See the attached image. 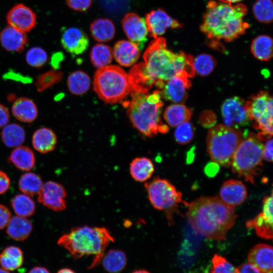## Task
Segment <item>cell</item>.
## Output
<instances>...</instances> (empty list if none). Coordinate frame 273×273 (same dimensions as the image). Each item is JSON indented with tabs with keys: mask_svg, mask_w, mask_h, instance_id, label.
I'll return each instance as SVG.
<instances>
[{
	"mask_svg": "<svg viewBox=\"0 0 273 273\" xmlns=\"http://www.w3.org/2000/svg\"><path fill=\"white\" fill-rule=\"evenodd\" d=\"M93 86L98 97L109 104L123 101L131 92L128 74L115 65L98 69L94 75Z\"/></svg>",
	"mask_w": 273,
	"mask_h": 273,
	"instance_id": "8992f818",
	"label": "cell"
},
{
	"mask_svg": "<svg viewBox=\"0 0 273 273\" xmlns=\"http://www.w3.org/2000/svg\"><path fill=\"white\" fill-rule=\"evenodd\" d=\"M114 242V237L106 228L83 225L72 228L59 238L57 243L75 259L93 256L89 266L93 268L101 262L106 248Z\"/></svg>",
	"mask_w": 273,
	"mask_h": 273,
	"instance_id": "277c9868",
	"label": "cell"
},
{
	"mask_svg": "<svg viewBox=\"0 0 273 273\" xmlns=\"http://www.w3.org/2000/svg\"><path fill=\"white\" fill-rule=\"evenodd\" d=\"M28 273H50V272L45 267L35 266L30 270Z\"/></svg>",
	"mask_w": 273,
	"mask_h": 273,
	"instance_id": "f5cc1de1",
	"label": "cell"
},
{
	"mask_svg": "<svg viewBox=\"0 0 273 273\" xmlns=\"http://www.w3.org/2000/svg\"><path fill=\"white\" fill-rule=\"evenodd\" d=\"M186 216L192 229L207 239L221 241L235 223V207L218 197H200L187 202Z\"/></svg>",
	"mask_w": 273,
	"mask_h": 273,
	"instance_id": "6da1fadb",
	"label": "cell"
},
{
	"mask_svg": "<svg viewBox=\"0 0 273 273\" xmlns=\"http://www.w3.org/2000/svg\"><path fill=\"white\" fill-rule=\"evenodd\" d=\"M104 268L110 273H117L125 267L127 258L124 252L118 249L109 250L102 258Z\"/></svg>",
	"mask_w": 273,
	"mask_h": 273,
	"instance_id": "4dcf8cb0",
	"label": "cell"
},
{
	"mask_svg": "<svg viewBox=\"0 0 273 273\" xmlns=\"http://www.w3.org/2000/svg\"><path fill=\"white\" fill-rule=\"evenodd\" d=\"M247 190L241 181L230 179L223 183L219 192L220 199L226 204L235 207L246 199Z\"/></svg>",
	"mask_w": 273,
	"mask_h": 273,
	"instance_id": "ffe728a7",
	"label": "cell"
},
{
	"mask_svg": "<svg viewBox=\"0 0 273 273\" xmlns=\"http://www.w3.org/2000/svg\"><path fill=\"white\" fill-rule=\"evenodd\" d=\"M10 186V179L9 176L0 170V195L6 193Z\"/></svg>",
	"mask_w": 273,
	"mask_h": 273,
	"instance_id": "c3c4849f",
	"label": "cell"
},
{
	"mask_svg": "<svg viewBox=\"0 0 273 273\" xmlns=\"http://www.w3.org/2000/svg\"><path fill=\"white\" fill-rule=\"evenodd\" d=\"M10 26L23 32L30 31L36 25V16L28 7L22 4L14 6L7 15Z\"/></svg>",
	"mask_w": 273,
	"mask_h": 273,
	"instance_id": "2e32d148",
	"label": "cell"
},
{
	"mask_svg": "<svg viewBox=\"0 0 273 273\" xmlns=\"http://www.w3.org/2000/svg\"><path fill=\"white\" fill-rule=\"evenodd\" d=\"M217 1L221 2H223V3L233 4L238 3L243 0H217Z\"/></svg>",
	"mask_w": 273,
	"mask_h": 273,
	"instance_id": "11a10c76",
	"label": "cell"
},
{
	"mask_svg": "<svg viewBox=\"0 0 273 273\" xmlns=\"http://www.w3.org/2000/svg\"><path fill=\"white\" fill-rule=\"evenodd\" d=\"M131 95V101L126 103L127 113L134 127L148 137L166 133L168 127L161 118L163 104L159 92Z\"/></svg>",
	"mask_w": 273,
	"mask_h": 273,
	"instance_id": "5b68a950",
	"label": "cell"
},
{
	"mask_svg": "<svg viewBox=\"0 0 273 273\" xmlns=\"http://www.w3.org/2000/svg\"><path fill=\"white\" fill-rule=\"evenodd\" d=\"M143 58L145 67L155 83L166 81L181 73H186L189 77H193L195 73L193 56L183 52L174 53L168 50L166 39L163 37L150 42Z\"/></svg>",
	"mask_w": 273,
	"mask_h": 273,
	"instance_id": "3957f363",
	"label": "cell"
},
{
	"mask_svg": "<svg viewBox=\"0 0 273 273\" xmlns=\"http://www.w3.org/2000/svg\"><path fill=\"white\" fill-rule=\"evenodd\" d=\"M272 193L263 200L262 211L251 222L257 235L263 239L270 240L273 237Z\"/></svg>",
	"mask_w": 273,
	"mask_h": 273,
	"instance_id": "e0dca14e",
	"label": "cell"
},
{
	"mask_svg": "<svg viewBox=\"0 0 273 273\" xmlns=\"http://www.w3.org/2000/svg\"><path fill=\"white\" fill-rule=\"evenodd\" d=\"M63 76L62 72L55 69L39 75L34 83L37 92L41 93L52 87L61 81Z\"/></svg>",
	"mask_w": 273,
	"mask_h": 273,
	"instance_id": "ab89813d",
	"label": "cell"
},
{
	"mask_svg": "<svg viewBox=\"0 0 273 273\" xmlns=\"http://www.w3.org/2000/svg\"><path fill=\"white\" fill-rule=\"evenodd\" d=\"M131 273H150L149 271L145 269H138L132 271Z\"/></svg>",
	"mask_w": 273,
	"mask_h": 273,
	"instance_id": "9f6ffc18",
	"label": "cell"
},
{
	"mask_svg": "<svg viewBox=\"0 0 273 273\" xmlns=\"http://www.w3.org/2000/svg\"><path fill=\"white\" fill-rule=\"evenodd\" d=\"M11 206L15 213L19 216H32L35 211V203L28 195L22 194L16 195L11 201Z\"/></svg>",
	"mask_w": 273,
	"mask_h": 273,
	"instance_id": "8d00e7d4",
	"label": "cell"
},
{
	"mask_svg": "<svg viewBox=\"0 0 273 273\" xmlns=\"http://www.w3.org/2000/svg\"><path fill=\"white\" fill-rule=\"evenodd\" d=\"M90 31L93 37L97 41L107 42L114 37L115 27L111 20L107 18H99L91 23Z\"/></svg>",
	"mask_w": 273,
	"mask_h": 273,
	"instance_id": "f1b7e54d",
	"label": "cell"
},
{
	"mask_svg": "<svg viewBox=\"0 0 273 273\" xmlns=\"http://www.w3.org/2000/svg\"><path fill=\"white\" fill-rule=\"evenodd\" d=\"M57 142L55 133L47 127L37 129L33 133L32 143L35 150L41 154L53 151Z\"/></svg>",
	"mask_w": 273,
	"mask_h": 273,
	"instance_id": "484cf974",
	"label": "cell"
},
{
	"mask_svg": "<svg viewBox=\"0 0 273 273\" xmlns=\"http://www.w3.org/2000/svg\"><path fill=\"white\" fill-rule=\"evenodd\" d=\"M8 161L19 170L28 171L35 166V157L29 147L19 146L12 151Z\"/></svg>",
	"mask_w": 273,
	"mask_h": 273,
	"instance_id": "4316f807",
	"label": "cell"
},
{
	"mask_svg": "<svg viewBox=\"0 0 273 273\" xmlns=\"http://www.w3.org/2000/svg\"><path fill=\"white\" fill-rule=\"evenodd\" d=\"M248 9L243 4L210 0L206 6L200 31L216 46L219 41L230 42L244 35L249 24L244 19Z\"/></svg>",
	"mask_w": 273,
	"mask_h": 273,
	"instance_id": "7a4b0ae2",
	"label": "cell"
},
{
	"mask_svg": "<svg viewBox=\"0 0 273 273\" xmlns=\"http://www.w3.org/2000/svg\"><path fill=\"white\" fill-rule=\"evenodd\" d=\"M243 137L239 129L222 124L212 126L206 138L207 150L211 161L223 167L230 166Z\"/></svg>",
	"mask_w": 273,
	"mask_h": 273,
	"instance_id": "ba28073f",
	"label": "cell"
},
{
	"mask_svg": "<svg viewBox=\"0 0 273 273\" xmlns=\"http://www.w3.org/2000/svg\"><path fill=\"white\" fill-rule=\"evenodd\" d=\"M263 146L253 133L243 137L231 162L232 171L246 181L254 184L262 166Z\"/></svg>",
	"mask_w": 273,
	"mask_h": 273,
	"instance_id": "52a82bcc",
	"label": "cell"
},
{
	"mask_svg": "<svg viewBox=\"0 0 273 273\" xmlns=\"http://www.w3.org/2000/svg\"><path fill=\"white\" fill-rule=\"evenodd\" d=\"M57 273H76L73 270L70 268H62L60 269Z\"/></svg>",
	"mask_w": 273,
	"mask_h": 273,
	"instance_id": "db71d44e",
	"label": "cell"
},
{
	"mask_svg": "<svg viewBox=\"0 0 273 273\" xmlns=\"http://www.w3.org/2000/svg\"><path fill=\"white\" fill-rule=\"evenodd\" d=\"M12 111L16 119L26 123L33 122L38 115L35 103L32 100L25 97H20L15 101Z\"/></svg>",
	"mask_w": 273,
	"mask_h": 273,
	"instance_id": "d4e9b609",
	"label": "cell"
},
{
	"mask_svg": "<svg viewBox=\"0 0 273 273\" xmlns=\"http://www.w3.org/2000/svg\"><path fill=\"white\" fill-rule=\"evenodd\" d=\"M43 184L39 175L31 172H28L23 174L18 181L19 190L24 194L29 196L38 195L42 187Z\"/></svg>",
	"mask_w": 273,
	"mask_h": 273,
	"instance_id": "e575fe53",
	"label": "cell"
},
{
	"mask_svg": "<svg viewBox=\"0 0 273 273\" xmlns=\"http://www.w3.org/2000/svg\"><path fill=\"white\" fill-rule=\"evenodd\" d=\"M11 218V214L8 208L0 204V230L7 226Z\"/></svg>",
	"mask_w": 273,
	"mask_h": 273,
	"instance_id": "bcb514c9",
	"label": "cell"
},
{
	"mask_svg": "<svg viewBox=\"0 0 273 273\" xmlns=\"http://www.w3.org/2000/svg\"><path fill=\"white\" fill-rule=\"evenodd\" d=\"M194 135L192 124L189 121L184 122L176 126L174 135L176 141L179 144L185 145L190 143Z\"/></svg>",
	"mask_w": 273,
	"mask_h": 273,
	"instance_id": "ee69618b",
	"label": "cell"
},
{
	"mask_svg": "<svg viewBox=\"0 0 273 273\" xmlns=\"http://www.w3.org/2000/svg\"><path fill=\"white\" fill-rule=\"evenodd\" d=\"M61 43L67 52L77 55L83 53L88 48L89 38L81 29L71 27L63 30Z\"/></svg>",
	"mask_w": 273,
	"mask_h": 273,
	"instance_id": "ac0fdd59",
	"label": "cell"
},
{
	"mask_svg": "<svg viewBox=\"0 0 273 273\" xmlns=\"http://www.w3.org/2000/svg\"><path fill=\"white\" fill-rule=\"evenodd\" d=\"M23 262V253L20 248L14 246L5 248L0 253V264L8 270H14Z\"/></svg>",
	"mask_w": 273,
	"mask_h": 273,
	"instance_id": "836d02e7",
	"label": "cell"
},
{
	"mask_svg": "<svg viewBox=\"0 0 273 273\" xmlns=\"http://www.w3.org/2000/svg\"><path fill=\"white\" fill-rule=\"evenodd\" d=\"M255 18L259 22L269 24L273 19V4L271 0H256L252 6Z\"/></svg>",
	"mask_w": 273,
	"mask_h": 273,
	"instance_id": "f35d334b",
	"label": "cell"
},
{
	"mask_svg": "<svg viewBox=\"0 0 273 273\" xmlns=\"http://www.w3.org/2000/svg\"><path fill=\"white\" fill-rule=\"evenodd\" d=\"M207 273H239L235 267L224 257L215 254L212 259V265Z\"/></svg>",
	"mask_w": 273,
	"mask_h": 273,
	"instance_id": "7bdbcfd3",
	"label": "cell"
},
{
	"mask_svg": "<svg viewBox=\"0 0 273 273\" xmlns=\"http://www.w3.org/2000/svg\"><path fill=\"white\" fill-rule=\"evenodd\" d=\"M0 42L7 51L20 53L24 49L28 39L25 32L8 26L0 33Z\"/></svg>",
	"mask_w": 273,
	"mask_h": 273,
	"instance_id": "603a6c76",
	"label": "cell"
},
{
	"mask_svg": "<svg viewBox=\"0 0 273 273\" xmlns=\"http://www.w3.org/2000/svg\"><path fill=\"white\" fill-rule=\"evenodd\" d=\"M272 139H268L263 146V159L271 162L272 161Z\"/></svg>",
	"mask_w": 273,
	"mask_h": 273,
	"instance_id": "7dc6e473",
	"label": "cell"
},
{
	"mask_svg": "<svg viewBox=\"0 0 273 273\" xmlns=\"http://www.w3.org/2000/svg\"><path fill=\"white\" fill-rule=\"evenodd\" d=\"M273 42L271 37L260 35L256 37L251 45V52L258 60L265 61L272 56Z\"/></svg>",
	"mask_w": 273,
	"mask_h": 273,
	"instance_id": "1f68e13d",
	"label": "cell"
},
{
	"mask_svg": "<svg viewBox=\"0 0 273 273\" xmlns=\"http://www.w3.org/2000/svg\"><path fill=\"white\" fill-rule=\"evenodd\" d=\"M113 51V56L120 65L129 67L134 64L140 56L139 47L130 41L121 40L116 42Z\"/></svg>",
	"mask_w": 273,
	"mask_h": 273,
	"instance_id": "7402d4cb",
	"label": "cell"
},
{
	"mask_svg": "<svg viewBox=\"0 0 273 273\" xmlns=\"http://www.w3.org/2000/svg\"><path fill=\"white\" fill-rule=\"evenodd\" d=\"M239 273H260L253 265L250 263H243L238 267Z\"/></svg>",
	"mask_w": 273,
	"mask_h": 273,
	"instance_id": "f907efd6",
	"label": "cell"
},
{
	"mask_svg": "<svg viewBox=\"0 0 273 273\" xmlns=\"http://www.w3.org/2000/svg\"><path fill=\"white\" fill-rule=\"evenodd\" d=\"M37 195L38 202L50 209L60 212L66 208L67 193L60 183L54 181L45 183Z\"/></svg>",
	"mask_w": 273,
	"mask_h": 273,
	"instance_id": "4fadbf2b",
	"label": "cell"
},
{
	"mask_svg": "<svg viewBox=\"0 0 273 273\" xmlns=\"http://www.w3.org/2000/svg\"><path fill=\"white\" fill-rule=\"evenodd\" d=\"M192 111L182 104H174L168 106L165 110L163 117L167 124L172 127L189 121Z\"/></svg>",
	"mask_w": 273,
	"mask_h": 273,
	"instance_id": "f546056e",
	"label": "cell"
},
{
	"mask_svg": "<svg viewBox=\"0 0 273 273\" xmlns=\"http://www.w3.org/2000/svg\"><path fill=\"white\" fill-rule=\"evenodd\" d=\"M191 85L189 76L184 73L160 83L157 87L161 97L165 100L175 104H181L187 99Z\"/></svg>",
	"mask_w": 273,
	"mask_h": 273,
	"instance_id": "7c38bea8",
	"label": "cell"
},
{
	"mask_svg": "<svg viewBox=\"0 0 273 273\" xmlns=\"http://www.w3.org/2000/svg\"><path fill=\"white\" fill-rule=\"evenodd\" d=\"M145 20L150 36L154 39L164 34L167 29H177L183 26L161 8L147 13Z\"/></svg>",
	"mask_w": 273,
	"mask_h": 273,
	"instance_id": "5bb4252c",
	"label": "cell"
},
{
	"mask_svg": "<svg viewBox=\"0 0 273 273\" xmlns=\"http://www.w3.org/2000/svg\"><path fill=\"white\" fill-rule=\"evenodd\" d=\"M3 143L10 148L17 147L24 142L25 132L24 128L17 123H10L4 126L1 132Z\"/></svg>",
	"mask_w": 273,
	"mask_h": 273,
	"instance_id": "d6a6232c",
	"label": "cell"
},
{
	"mask_svg": "<svg viewBox=\"0 0 273 273\" xmlns=\"http://www.w3.org/2000/svg\"><path fill=\"white\" fill-rule=\"evenodd\" d=\"M248 102L250 121L255 128L261 130L258 138L267 141L272 134V97L266 92H260L253 96Z\"/></svg>",
	"mask_w": 273,
	"mask_h": 273,
	"instance_id": "30bf717a",
	"label": "cell"
},
{
	"mask_svg": "<svg viewBox=\"0 0 273 273\" xmlns=\"http://www.w3.org/2000/svg\"><path fill=\"white\" fill-rule=\"evenodd\" d=\"M224 125L236 129L249 124L250 121L248 101L234 97L226 99L221 108Z\"/></svg>",
	"mask_w": 273,
	"mask_h": 273,
	"instance_id": "8fae6325",
	"label": "cell"
},
{
	"mask_svg": "<svg viewBox=\"0 0 273 273\" xmlns=\"http://www.w3.org/2000/svg\"><path fill=\"white\" fill-rule=\"evenodd\" d=\"M121 25L128 38L141 50L149 33L145 19L135 13H128L122 19Z\"/></svg>",
	"mask_w": 273,
	"mask_h": 273,
	"instance_id": "9a60e30c",
	"label": "cell"
},
{
	"mask_svg": "<svg viewBox=\"0 0 273 273\" xmlns=\"http://www.w3.org/2000/svg\"><path fill=\"white\" fill-rule=\"evenodd\" d=\"M248 262L255 266L260 273H270L272 271L273 250L271 246L259 244L249 252Z\"/></svg>",
	"mask_w": 273,
	"mask_h": 273,
	"instance_id": "d6986e66",
	"label": "cell"
},
{
	"mask_svg": "<svg viewBox=\"0 0 273 273\" xmlns=\"http://www.w3.org/2000/svg\"><path fill=\"white\" fill-rule=\"evenodd\" d=\"M10 117L8 109L4 105L0 104V128L7 124Z\"/></svg>",
	"mask_w": 273,
	"mask_h": 273,
	"instance_id": "681fc988",
	"label": "cell"
},
{
	"mask_svg": "<svg viewBox=\"0 0 273 273\" xmlns=\"http://www.w3.org/2000/svg\"><path fill=\"white\" fill-rule=\"evenodd\" d=\"M216 65L215 59L212 56L207 54H200L193 60V67L195 73L201 76L209 75Z\"/></svg>",
	"mask_w": 273,
	"mask_h": 273,
	"instance_id": "60d3db41",
	"label": "cell"
},
{
	"mask_svg": "<svg viewBox=\"0 0 273 273\" xmlns=\"http://www.w3.org/2000/svg\"><path fill=\"white\" fill-rule=\"evenodd\" d=\"M113 57L111 48L104 44L95 45L90 53L92 63L99 69L108 66L111 62Z\"/></svg>",
	"mask_w": 273,
	"mask_h": 273,
	"instance_id": "74e56055",
	"label": "cell"
},
{
	"mask_svg": "<svg viewBox=\"0 0 273 273\" xmlns=\"http://www.w3.org/2000/svg\"><path fill=\"white\" fill-rule=\"evenodd\" d=\"M48 55L46 51L39 47L30 48L26 54V60L30 66L39 68L48 61Z\"/></svg>",
	"mask_w": 273,
	"mask_h": 273,
	"instance_id": "b9f144b4",
	"label": "cell"
},
{
	"mask_svg": "<svg viewBox=\"0 0 273 273\" xmlns=\"http://www.w3.org/2000/svg\"><path fill=\"white\" fill-rule=\"evenodd\" d=\"M144 187L152 206L157 210L163 211L169 225L173 224L174 214L179 213V204L187 203L182 200L181 193L168 180L160 177H155L145 183Z\"/></svg>",
	"mask_w": 273,
	"mask_h": 273,
	"instance_id": "9c48e42d",
	"label": "cell"
},
{
	"mask_svg": "<svg viewBox=\"0 0 273 273\" xmlns=\"http://www.w3.org/2000/svg\"><path fill=\"white\" fill-rule=\"evenodd\" d=\"M154 171L153 162L150 158L146 157H136L129 164V173L131 177L138 182L148 181Z\"/></svg>",
	"mask_w": 273,
	"mask_h": 273,
	"instance_id": "cb8c5ba5",
	"label": "cell"
},
{
	"mask_svg": "<svg viewBox=\"0 0 273 273\" xmlns=\"http://www.w3.org/2000/svg\"><path fill=\"white\" fill-rule=\"evenodd\" d=\"M63 59V55L60 53L55 54L51 59V65L55 70L58 69L60 62Z\"/></svg>",
	"mask_w": 273,
	"mask_h": 273,
	"instance_id": "816d5d0a",
	"label": "cell"
},
{
	"mask_svg": "<svg viewBox=\"0 0 273 273\" xmlns=\"http://www.w3.org/2000/svg\"><path fill=\"white\" fill-rule=\"evenodd\" d=\"M93 0H66L68 7L76 11L83 12L89 8Z\"/></svg>",
	"mask_w": 273,
	"mask_h": 273,
	"instance_id": "f6af8a7d",
	"label": "cell"
},
{
	"mask_svg": "<svg viewBox=\"0 0 273 273\" xmlns=\"http://www.w3.org/2000/svg\"><path fill=\"white\" fill-rule=\"evenodd\" d=\"M32 231L31 221L26 217L17 215L10 219L7 225L6 233L12 239L21 241L26 240Z\"/></svg>",
	"mask_w": 273,
	"mask_h": 273,
	"instance_id": "83f0119b",
	"label": "cell"
},
{
	"mask_svg": "<svg viewBox=\"0 0 273 273\" xmlns=\"http://www.w3.org/2000/svg\"><path fill=\"white\" fill-rule=\"evenodd\" d=\"M0 273H10V272L8 270L4 268H0Z\"/></svg>",
	"mask_w": 273,
	"mask_h": 273,
	"instance_id": "6f0895ef",
	"label": "cell"
},
{
	"mask_svg": "<svg viewBox=\"0 0 273 273\" xmlns=\"http://www.w3.org/2000/svg\"><path fill=\"white\" fill-rule=\"evenodd\" d=\"M128 75L131 86V95L148 93L155 84V80L148 73L144 63L134 65Z\"/></svg>",
	"mask_w": 273,
	"mask_h": 273,
	"instance_id": "44dd1931",
	"label": "cell"
},
{
	"mask_svg": "<svg viewBox=\"0 0 273 273\" xmlns=\"http://www.w3.org/2000/svg\"><path fill=\"white\" fill-rule=\"evenodd\" d=\"M67 83L68 89L72 94L81 95L89 89L90 79L84 72L78 70L69 74Z\"/></svg>",
	"mask_w": 273,
	"mask_h": 273,
	"instance_id": "d590c367",
	"label": "cell"
}]
</instances>
